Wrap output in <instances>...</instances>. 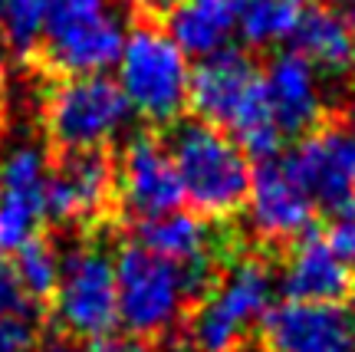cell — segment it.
Listing matches in <instances>:
<instances>
[{
    "instance_id": "obj_1",
    "label": "cell",
    "mask_w": 355,
    "mask_h": 352,
    "mask_svg": "<svg viewBox=\"0 0 355 352\" xmlns=\"http://www.w3.org/2000/svg\"><path fill=\"white\" fill-rule=\"evenodd\" d=\"M188 106L201 122L230 128L234 142L257 162H270L286 139L270 115L257 66L227 47L204 56L198 69H191Z\"/></svg>"
},
{
    "instance_id": "obj_2",
    "label": "cell",
    "mask_w": 355,
    "mask_h": 352,
    "mask_svg": "<svg viewBox=\"0 0 355 352\" xmlns=\"http://www.w3.org/2000/svg\"><path fill=\"white\" fill-rule=\"evenodd\" d=\"M168 151L181 194L194 214H201L204 221H227L243 208L254 168L234 135L198 119L175 128Z\"/></svg>"
},
{
    "instance_id": "obj_3",
    "label": "cell",
    "mask_w": 355,
    "mask_h": 352,
    "mask_svg": "<svg viewBox=\"0 0 355 352\" xmlns=\"http://www.w3.org/2000/svg\"><path fill=\"white\" fill-rule=\"evenodd\" d=\"M115 296H119V326L139 340L168 336L181 323L188 303L201 287L181 270L168 264L141 244H128L112 257Z\"/></svg>"
},
{
    "instance_id": "obj_4",
    "label": "cell",
    "mask_w": 355,
    "mask_h": 352,
    "mask_svg": "<svg viewBox=\"0 0 355 352\" xmlns=\"http://www.w3.org/2000/svg\"><path fill=\"white\" fill-rule=\"evenodd\" d=\"M273 270L260 257H241L204 290L188 326L194 352H241L247 333L273 306Z\"/></svg>"
},
{
    "instance_id": "obj_5",
    "label": "cell",
    "mask_w": 355,
    "mask_h": 352,
    "mask_svg": "<svg viewBox=\"0 0 355 352\" xmlns=\"http://www.w3.org/2000/svg\"><path fill=\"white\" fill-rule=\"evenodd\" d=\"M188 53L162 26L139 24L119 53V89L128 109L155 126L175 122L188 106Z\"/></svg>"
},
{
    "instance_id": "obj_6",
    "label": "cell",
    "mask_w": 355,
    "mask_h": 352,
    "mask_svg": "<svg viewBox=\"0 0 355 352\" xmlns=\"http://www.w3.org/2000/svg\"><path fill=\"white\" fill-rule=\"evenodd\" d=\"M125 33L109 0H53L43 26V63L63 76H92L119 63Z\"/></svg>"
},
{
    "instance_id": "obj_7",
    "label": "cell",
    "mask_w": 355,
    "mask_h": 352,
    "mask_svg": "<svg viewBox=\"0 0 355 352\" xmlns=\"http://www.w3.org/2000/svg\"><path fill=\"white\" fill-rule=\"evenodd\" d=\"M128 102L109 76H66L43 102V126L56 149H105L128 122Z\"/></svg>"
},
{
    "instance_id": "obj_8",
    "label": "cell",
    "mask_w": 355,
    "mask_h": 352,
    "mask_svg": "<svg viewBox=\"0 0 355 352\" xmlns=\"http://www.w3.org/2000/svg\"><path fill=\"white\" fill-rule=\"evenodd\" d=\"M53 316L63 333L79 342H102L119 326V296H115L112 257L83 244L60 260V280L53 290Z\"/></svg>"
},
{
    "instance_id": "obj_9",
    "label": "cell",
    "mask_w": 355,
    "mask_h": 352,
    "mask_svg": "<svg viewBox=\"0 0 355 352\" xmlns=\"http://www.w3.org/2000/svg\"><path fill=\"white\" fill-rule=\"evenodd\" d=\"M296 181L329 214L355 211V126L345 119L319 122L286 158Z\"/></svg>"
},
{
    "instance_id": "obj_10",
    "label": "cell",
    "mask_w": 355,
    "mask_h": 352,
    "mask_svg": "<svg viewBox=\"0 0 355 352\" xmlns=\"http://www.w3.org/2000/svg\"><path fill=\"white\" fill-rule=\"evenodd\" d=\"M115 165L102 149L63 151L46 171V214L56 224H92L112 208Z\"/></svg>"
},
{
    "instance_id": "obj_11",
    "label": "cell",
    "mask_w": 355,
    "mask_h": 352,
    "mask_svg": "<svg viewBox=\"0 0 355 352\" xmlns=\"http://www.w3.org/2000/svg\"><path fill=\"white\" fill-rule=\"evenodd\" d=\"M266 352H355V316L343 303L283 300L260 319Z\"/></svg>"
},
{
    "instance_id": "obj_12",
    "label": "cell",
    "mask_w": 355,
    "mask_h": 352,
    "mask_svg": "<svg viewBox=\"0 0 355 352\" xmlns=\"http://www.w3.org/2000/svg\"><path fill=\"white\" fill-rule=\"evenodd\" d=\"M241 211H247V224L257 240L263 244H293L296 237L309 234L316 201L306 194V188L296 181L286 162H263L250 175L247 201Z\"/></svg>"
},
{
    "instance_id": "obj_13",
    "label": "cell",
    "mask_w": 355,
    "mask_h": 352,
    "mask_svg": "<svg viewBox=\"0 0 355 352\" xmlns=\"http://www.w3.org/2000/svg\"><path fill=\"white\" fill-rule=\"evenodd\" d=\"M115 194L122 208L139 221L162 217L181 208L184 194L165 142L148 132L128 142L115 168Z\"/></svg>"
},
{
    "instance_id": "obj_14",
    "label": "cell",
    "mask_w": 355,
    "mask_h": 352,
    "mask_svg": "<svg viewBox=\"0 0 355 352\" xmlns=\"http://www.w3.org/2000/svg\"><path fill=\"white\" fill-rule=\"evenodd\" d=\"M46 151L17 145L0 162V253H13L40 234L46 217Z\"/></svg>"
},
{
    "instance_id": "obj_15",
    "label": "cell",
    "mask_w": 355,
    "mask_h": 352,
    "mask_svg": "<svg viewBox=\"0 0 355 352\" xmlns=\"http://www.w3.org/2000/svg\"><path fill=\"white\" fill-rule=\"evenodd\" d=\"M279 287L286 300L345 303L355 293V260L336 251L322 234H303L283 260Z\"/></svg>"
},
{
    "instance_id": "obj_16",
    "label": "cell",
    "mask_w": 355,
    "mask_h": 352,
    "mask_svg": "<svg viewBox=\"0 0 355 352\" xmlns=\"http://www.w3.org/2000/svg\"><path fill=\"white\" fill-rule=\"evenodd\" d=\"M139 224H141L139 244L145 251H152L155 257L181 267L201 287V293L211 287L217 240L201 214H184L178 208V211H168L162 217H148V221H139Z\"/></svg>"
},
{
    "instance_id": "obj_17",
    "label": "cell",
    "mask_w": 355,
    "mask_h": 352,
    "mask_svg": "<svg viewBox=\"0 0 355 352\" xmlns=\"http://www.w3.org/2000/svg\"><path fill=\"white\" fill-rule=\"evenodd\" d=\"M270 115L283 135H303L322 122V89L309 60L300 53L273 56L266 73L260 76Z\"/></svg>"
},
{
    "instance_id": "obj_18",
    "label": "cell",
    "mask_w": 355,
    "mask_h": 352,
    "mask_svg": "<svg viewBox=\"0 0 355 352\" xmlns=\"http://www.w3.org/2000/svg\"><path fill=\"white\" fill-rule=\"evenodd\" d=\"M290 40L296 43V53L313 63L316 73L349 76L355 69V24L343 10L313 7L300 13Z\"/></svg>"
},
{
    "instance_id": "obj_19",
    "label": "cell",
    "mask_w": 355,
    "mask_h": 352,
    "mask_svg": "<svg viewBox=\"0 0 355 352\" xmlns=\"http://www.w3.org/2000/svg\"><path fill=\"white\" fill-rule=\"evenodd\" d=\"M243 0H178L168 10V37L188 56H211L237 30Z\"/></svg>"
},
{
    "instance_id": "obj_20",
    "label": "cell",
    "mask_w": 355,
    "mask_h": 352,
    "mask_svg": "<svg viewBox=\"0 0 355 352\" xmlns=\"http://www.w3.org/2000/svg\"><path fill=\"white\" fill-rule=\"evenodd\" d=\"M13 260V270H17V280L24 293L30 296L33 306H43V303L53 300V290H56V280H60V251L53 247L43 234H33L30 240H24L13 253H7Z\"/></svg>"
},
{
    "instance_id": "obj_21",
    "label": "cell",
    "mask_w": 355,
    "mask_h": 352,
    "mask_svg": "<svg viewBox=\"0 0 355 352\" xmlns=\"http://www.w3.org/2000/svg\"><path fill=\"white\" fill-rule=\"evenodd\" d=\"M300 10L293 0H243L237 30L250 47H273L293 37Z\"/></svg>"
},
{
    "instance_id": "obj_22",
    "label": "cell",
    "mask_w": 355,
    "mask_h": 352,
    "mask_svg": "<svg viewBox=\"0 0 355 352\" xmlns=\"http://www.w3.org/2000/svg\"><path fill=\"white\" fill-rule=\"evenodd\" d=\"M53 0H3L0 10V24H3V43L7 50L33 53L40 47L43 26H46V13H50Z\"/></svg>"
},
{
    "instance_id": "obj_23",
    "label": "cell",
    "mask_w": 355,
    "mask_h": 352,
    "mask_svg": "<svg viewBox=\"0 0 355 352\" xmlns=\"http://www.w3.org/2000/svg\"><path fill=\"white\" fill-rule=\"evenodd\" d=\"M0 352H40L37 310L0 313Z\"/></svg>"
},
{
    "instance_id": "obj_24",
    "label": "cell",
    "mask_w": 355,
    "mask_h": 352,
    "mask_svg": "<svg viewBox=\"0 0 355 352\" xmlns=\"http://www.w3.org/2000/svg\"><path fill=\"white\" fill-rule=\"evenodd\" d=\"M17 310H40V306H33L30 296L24 293L17 270H13V260L7 253H0V313H17Z\"/></svg>"
},
{
    "instance_id": "obj_25",
    "label": "cell",
    "mask_w": 355,
    "mask_h": 352,
    "mask_svg": "<svg viewBox=\"0 0 355 352\" xmlns=\"http://www.w3.org/2000/svg\"><path fill=\"white\" fill-rule=\"evenodd\" d=\"M322 237L329 240L339 253H345L349 260H355V211H336L329 227L322 231Z\"/></svg>"
},
{
    "instance_id": "obj_26",
    "label": "cell",
    "mask_w": 355,
    "mask_h": 352,
    "mask_svg": "<svg viewBox=\"0 0 355 352\" xmlns=\"http://www.w3.org/2000/svg\"><path fill=\"white\" fill-rule=\"evenodd\" d=\"M96 352H155V349L139 336H128V340H112L109 336V340L96 342Z\"/></svg>"
},
{
    "instance_id": "obj_27",
    "label": "cell",
    "mask_w": 355,
    "mask_h": 352,
    "mask_svg": "<svg viewBox=\"0 0 355 352\" xmlns=\"http://www.w3.org/2000/svg\"><path fill=\"white\" fill-rule=\"evenodd\" d=\"M132 13H139V17H162L175 7L178 0H122Z\"/></svg>"
},
{
    "instance_id": "obj_28",
    "label": "cell",
    "mask_w": 355,
    "mask_h": 352,
    "mask_svg": "<svg viewBox=\"0 0 355 352\" xmlns=\"http://www.w3.org/2000/svg\"><path fill=\"white\" fill-rule=\"evenodd\" d=\"M40 352H96V349H86V346H79V342H50L46 349H40Z\"/></svg>"
},
{
    "instance_id": "obj_29",
    "label": "cell",
    "mask_w": 355,
    "mask_h": 352,
    "mask_svg": "<svg viewBox=\"0 0 355 352\" xmlns=\"http://www.w3.org/2000/svg\"><path fill=\"white\" fill-rule=\"evenodd\" d=\"M3 53H7V43H3V37H0V66H3Z\"/></svg>"
},
{
    "instance_id": "obj_30",
    "label": "cell",
    "mask_w": 355,
    "mask_h": 352,
    "mask_svg": "<svg viewBox=\"0 0 355 352\" xmlns=\"http://www.w3.org/2000/svg\"><path fill=\"white\" fill-rule=\"evenodd\" d=\"M349 7H352V10H355V0H349Z\"/></svg>"
},
{
    "instance_id": "obj_31",
    "label": "cell",
    "mask_w": 355,
    "mask_h": 352,
    "mask_svg": "<svg viewBox=\"0 0 355 352\" xmlns=\"http://www.w3.org/2000/svg\"><path fill=\"white\" fill-rule=\"evenodd\" d=\"M0 10H3V0H0Z\"/></svg>"
},
{
    "instance_id": "obj_32",
    "label": "cell",
    "mask_w": 355,
    "mask_h": 352,
    "mask_svg": "<svg viewBox=\"0 0 355 352\" xmlns=\"http://www.w3.org/2000/svg\"><path fill=\"white\" fill-rule=\"evenodd\" d=\"M293 3H296V0H293Z\"/></svg>"
}]
</instances>
